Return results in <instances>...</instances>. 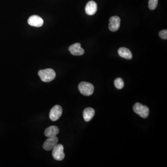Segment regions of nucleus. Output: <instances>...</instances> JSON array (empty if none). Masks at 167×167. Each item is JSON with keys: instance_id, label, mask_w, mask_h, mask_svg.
<instances>
[{"instance_id": "11", "label": "nucleus", "mask_w": 167, "mask_h": 167, "mask_svg": "<svg viewBox=\"0 0 167 167\" xmlns=\"http://www.w3.org/2000/svg\"><path fill=\"white\" fill-rule=\"evenodd\" d=\"M59 128L56 126H51L49 127L45 130V135L47 137H52L56 136L59 133Z\"/></svg>"}, {"instance_id": "9", "label": "nucleus", "mask_w": 167, "mask_h": 167, "mask_svg": "<svg viewBox=\"0 0 167 167\" xmlns=\"http://www.w3.org/2000/svg\"><path fill=\"white\" fill-rule=\"evenodd\" d=\"M69 50L74 55L81 56L84 54V50L81 47V44L79 43L71 45L69 47Z\"/></svg>"}, {"instance_id": "13", "label": "nucleus", "mask_w": 167, "mask_h": 167, "mask_svg": "<svg viewBox=\"0 0 167 167\" xmlns=\"http://www.w3.org/2000/svg\"><path fill=\"white\" fill-rule=\"evenodd\" d=\"M118 53L120 56L127 60H131L132 54L131 51L125 47H121L118 50Z\"/></svg>"}, {"instance_id": "8", "label": "nucleus", "mask_w": 167, "mask_h": 167, "mask_svg": "<svg viewBox=\"0 0 167 167\" xmlns=\"http://www.w3.org/2000/svg\"><path fill=\"white\" fill-rule=\"evenodd\" d=\"M28 23L30 26L35 27H41L44 23V21L41 17L34 15L30 16L28 19Z\"/></svg>"}, {"instance_id": "12", "label": "nucleus", "mask_w": 167, "mask_h": 167, "mask_svg": "<svg viewBox=\"0 0 167 167\" xmlns=\"http://www.w3.org/2000/svg\"><path fill=\"white\" fill-rule=\"evenodd\" d=\"M95 115V111L92 108L88 107L85 109L83 112V117L85 121L89 122L92 120Z\"/></svg>"}, {"instance_id": "14", "label": "nucleus", "mask_w": 167, "mask_h": 167, "mask_svg": "<svg viewBox=\"0 0 167 167\" xmlns=\"http://www.w3.org/2000/svg\"><path fill=\"white\" fill-rule=\"evenodd\" d=\"M114 85L118 89H121L124 86V82L121 78H117L114 81Z\"/></svg>"}, {"instance_id": "5", "label": "nucleus", "mask_w": 167, "mask_h": 167, "mask_svg": "<svg viewBox=\"0 0 167 167\" xmlns=\"http://www.w3.org/2000/svg\"><path fill=\"white\" fill-rule=\"evenodd\" d=\"M62 108L59 105H56L53 106L50 111L49 117L53 121L58 120L62 114Z\"/></svg>"}, {"instance_id": "2", "label": "nucleus", "mask_w": 167, "mask_h": 167, "mask_svg": "<svg viewBox=\"0 0 167 167\" xmlns=\"http://www.w3.org/2000/svg\"><path fill=\"white\" fill-rule=\"evenodd\" d=\"M79 89L82 95L89 96L93 94L94 88L91 83L82 82L79 85Z\"/></svg>"}, {"instance_id": "7", "label": "nucleus", "mask_w": 167, "mask_h": 167, "mask_svg": "<svg viewBox=\"0 0 167 167\" xmlns=\"http://www.w3.org/2000/svg\"><path fill=\"white\" fill-rule=\"evenodd\" d=\"M58 142V139L57 136L48 137L44 142L43 147L45 150L50 151L52 150L55 146L57 144Z\"/></svg>"}, {"instance_id": "6", "label": "nucleus", "mask_w": 167, "mask_h": 167, "mask_svg": "<svg viewBox=\"0 0 167 167\" xmlns=\"http://www.w3.org/2000/svg\"><path fill=\"white\" fill-rule=\"evenodd\" d=\"M109 28L112 32H116L118 30L120 26V18L118 16H114L111 17L109 20Z\"/></svg>"}, {"instance_id": "3", "label": "nucleus", "mask_w": 167, "mask_h": 167, "mask_svg": "<svg viewBox=\"0 0 167 167\" xmlns=\"http://www.w3.org/2000/svg\"><path fill=\"white\" fill-rule=\"evenodd\" d=\"M134 112L143 118H147L149 115V109L147 106H143L139 103H136L133 106Z\"/></svg>"}, {"instance_id": "4", "label": "nucleus", "mask_w": 167, "mask_h": 167, "mask_svg": "<svg viewBox=\"0 0 167 167\" xmlns=\"http://www.w3.org/2000/svg\"><path fill=\"white\" fill-rule=\"evenodd\" d=\"M52 155L57 161H62L65 158L64 147L61 144H57L52 149Z\"/></svg>"}, {"instance_id": "16", "label": "nucleus", "mask_w": 167, "mask_h": 167, "mask_svg": "<svg viewBox=\"0 0 167 167\" xmlns=\"http://www.w3.org/2000/svg\"><path fill=\"white\" fill-rule=\"evenodd\" d=\"M160 37L163 39H167V30H163L160 31L159 34Z\"/></svg>"}, {"instance_id": "10", "label": "nucleus", "mask_w": 167, "mask_h": 167, "mask_svg": "<svg viewBox=\"0 0 167 167\" xmlns=\"http://www.w3.org/2000/svg\"><path fill=\"white\" fill-rule=\"evenodd\" d=\"M97 9L98 7L97 3L93 1H89L85 6V12L89 15H94L97 12Z\"/></svg>"}, {"instance_id": "1", "label": "nucleus", "mask_w": 167, "mask_h": 167, "mask_svg": "<svg viewBox=\"0 0 167 167\" xmlns=\"http://www.w3.org/2000/svg\"><path fill=\"white\" fill-rule=\"evenodd\" d=\"M38 75L42 81L44 82H49L52 81L56 77L55 72L51 68L39 70Z\"/></svg>"}, {"instance_id": "15", "label": "nucleus", "mask_w": 167, "mask_h": 167, "mask_svg": "<svg viewBox=\"0 0 167 167\" xmlns=\"http://www.w3.org/2000/svg\"><path fill=\"white\" fill-rule=\"evenodd\" d=\"M158 4V0H149V7L151 10H154L157 8Z\"/></svg>"}]
</instances>
